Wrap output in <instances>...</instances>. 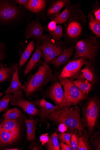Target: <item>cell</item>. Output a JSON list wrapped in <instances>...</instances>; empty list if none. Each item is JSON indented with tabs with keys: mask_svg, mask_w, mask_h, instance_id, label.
I'll return each mask as SVG.
<instances>
[{
	"mask_svg": "<svg viewBox=\"0 0 100 150\" xmlns=\"http://www.w3.org/2000/svg\"><path fill=\"white\" fill-rule=\"evenodd\" d=\"M90 142L93 149L100 150V130L94 132L91 136Z\"/></svg>",
	"mask_w": 100,
	"mask_h": 150,
	"instance_id": "cell-33",
	"label": "cell"
},
{
	"mask_svg": "<svg viewBox=\"0 0 100 150\" xmlns=\"http://www.w3.org/2000/svg\"><path fill=\"white\" fill-rule=\"evenodd\" d=\"M42 51L39 47H36V50L27 64L24 72L25 75L32 71L40 61L42 56Z\"/></svg>",
	"mask_w": 100,
	"mask_h": 150,
	"instance_id": "cell-19",
	"label": "cell"
},
{
	"mask_svg": "<svg viewBox=\"0 0 100 150\" xmlns=\"http://www.w3.org/2000/svg\"><path fill=\"white\" fill-rule=\"evenodd\" d=\"M80 108L75 107H58L54 112L49 115V120L53 122L55 125L65 124L67 127V131L72 133L77 130L80 136L83 134L84 127L80 121Z\"/></svg>",
	"mask_w": 100,
	"mask_h": 150,
	"instance_id": "cell-1",
	"label": "cell"
},
{
	"mask_svg": "<svg viewBox=\"0 0 100 150\" xmlns=\"http://www.w3.org/2000/svg\"><path fill=\"white\" fill-rule=\"evenodd\" d=\"M84 65L82 73L84 78L92 84L96 83L99 79L96 72L94 63L88 61Z\"/></svg>",
	"mask_w": 100,
	"mask_h": 150,
	"instance_id": "cell-16",
	"label": "cell"
},
{
	"mask_svg": "<svg viewBox=\"0 0 100 150\" xmlns=\"http://www.w3.org/2000/svg\"><path fill=\"white\" fill-rule=\"evenodd\" d=\"M39 120L38 117L35 119L26 120L25 124L27 133L26 139L27 141L32 142L35 140L36 127Z\"/></svg>",
	"mask_w": 100,
	"mask_h": 150,
	"instance_id": "cell-20",
	"label": "cell"
},
{
	"mask_svg": "<svg viewBox=\"0 0 100 150\" xmlns=\"http://www.w3.org/2000/svg\"><path fill=\"white\" fill-rule=\"evenodd\" d=\"M67 0H57L51 4L46 14L52 21L59 15L62 9L65 6Z\"/></svg>",
	"mask_w": 100,
	"mask_h": 150,
	"instance_id": "cell-18",
	"label": "cell"
},
{
	"mask_svg": "<svg viewBox=\"0 0 100 150\" xmlns=\"http://www.w3.org/2000/svg\"><path fill=\"white\" fill-rule=\"evenodd\" d=\"M100 47V42L98 41L96 38L90 33L87 38L79 40L76 43V51L74 57L70 61L83 57L94 63L98 55Z\"/></svg>",
	"mask_w": 100,
	"mask_h": 150,
	"instance_id": "cell-5",
	"label": "cell"
},
{
	"mask_svg": "<svg viewBox=\"0 0 100 150\" xmlns=\"http://www.w3.org/2000/svg\"><path fill=\"white\" fill-rule=\"evenodd\" d=\"M71 1L67 0L65 8L64 11L52 21H55L56 24L65 23L68 20L70 13Z\"/></svg>",
	"mask_w": 100,
	"mask_h": 150,
	"instance_id": "cell-24",
	"label": "cell"
},
{
	"mask_svg": "<svg viewBox=\"0 0 100 150\" xmlns=\"http://www.w3.org/2000/svg\"><path fill=\"white\" fill-rule=\"evenodd\" d=\"M48 142L45 144V146L48 150H60L59 142L57 132L52 134L49 137Z\"/></svg>",
	"mask_w": 100,
	"mask_h": 150,
	"instance_id": "cell-27",
	"label": "cell"
},
{
	"mask_svg": "<svg viewBox=\"0 0 100 150\" xmlns=\"http://www.w3.org/2000/svg\"><path fill=\"white\" fill-rule=\"evenodd\" d=\"M40 142L35 141V140L32 141L30 145L29 146L28 150H42V144Z\"/></svg>",
	"mask_w": 100,
	"mask_h": 150,
	"instance_id": "cell-38",
	"label": "cell"
},
{
	"mask_svg": "<svg viewBox=\"0 0 100 150\" xmlns=\"http://www.w3.org/2000/svg\"><path fill=\"white\" fill-rule=\"evenodd\" d=\"M79 136L77 131L75 129L71 135L70 140V145L73 150H77Z\"/></svg>",
	"mask_w": 100,
	"mask_h": 150,
	"instance_id": "cell-35",
	"label": "cell"
},
{
	"mask_svg": "<svg viewBox=\"0 0 100 150\" xmlns=\"http://www.w3.org/2000/svg\"><path fill=\"white\" fill-rule=\"evenodd\" d=\"M73 82L84 94L87 95L91 91L93 86V84L86 79L82 73L77 79L73 81Z\"/></svg>",
	"mask_w": 100,
	"mask_h": 150,
	"instance_id": "cell-21",
	"label": "cell"
},
{
	"mask_svg": "<svg viewBox=\"0 0 100 150\" xmlns=\"http://www.w3.org/2000/svg\"><path fill=\"white\" fill-rule=\"evenodd\" d=\"M88 61L87 59L82 57L68 61L59 75L62 77L67 78L72 81L76 80L82 73V66Z\"/></svg>",
	"mask_w": 100,
	"mask_h": 150,
	"instance_id": "cell-9",
	"label": "cell"
},
{
	"mask_svg": "<svg viewBox=\"0 0 100 150\" xmlns=\"http://www.w3.org/2000/svg\"><path fill=\"white\" fill-rule=\"evenodd\" d=\"M13 97V95L9 94L6 95L0 100V112L6 111L8 110L9 103Z\"/></svg>",
	"mask_w": 100,
	"mask_h": 150,
	"instance_id": "cell-34",
	"label": "cell"
},
{
	"mask_svg": "<svg viewBox=\"0 0 100 150\" xmlns=\"http://www.w3.org/2000/svg\"><path fill=\"white\" fill-rule=\"evenodd\" d=\"M34 104L39 108L40 110L38 115L40 117L39 122L45 123L46 125L47 130L50 127L48 117L51 113L54 112L59 106H55L47 101L44 98L38 99L33 101Z\"/></svg>",
	"mask_w": 100,
	"mask_h": 150,
	"instance_id": "cell-11",
	"label": "cell"
},
{
	"mask_svg": "<svg viewBox=\"0 0 100 150\" xmlns=\"http://www.w3.org/2000/svg\"><path fill=\"white\" fill-rule=\"evenodd\" d=\"M27 1V0H18V1H14L16 4H18L21 6H24L26 5Z\"/></svg>",
	"mask_w": 100,
	"mask_h": 150,
	"instance_id": "cell-44",
	"label": "cell"
},
{
	"mask_svg": "<svg viewBox=\"0 0 100 150\" xmlns=\"http://www.w3.org/2000/svg\"><path fill=\"white\" fill-rule=\"evenodd\" d=\"M57 131L61 133L65 132L67 130V127L64 124H60L58 125Z\"/></svg>",
	"mask_w": 100,
	"mask_h": 150,
	"instance_id": "cell-42",
	"label": "cell"
},
{
	"mask_svg": "<svg viewBox=\"0 0 100 150\" xmlns=\"http://www.w3.org/2000/svg\"><path fill=\"white\" fill-rule=\"evenodd\" d=\"M60 42L59 40L56 42L51 38L49 34H46L39 40H36L35 45L36 47H39L42 51V56H43L45 59L46 58L49 53L56 47Z\"/></svg>",
	"mask_w": 100,
	"mask_h": 150,
	"instance_id": "cell-12",
	"label": "cell"
},
{
	"mask_svg": "<svg viewBox=\"0 0 100 150\" xmlns=\"http://www.w3.org/2000/svg\"><path fill=\"white\" fill-rule=\"evenodd\" d=\"M6 49L5 43H2L0 42V61L4 59Z\"/></svg>",
	"mask_w": 100,
	"mask_h": 150,
	"instance_id": "cell-39",
	"label": "cell"
},
{
	"mask_svg": "<svg viewBox=\"0 0 100 150\" xmlns=\"http://www.w3.org/2000/svg\"><path fill=\"white\" fill-rule=\"evenodd\" d=\"M60 150H72V149L70 145H68L61 141H59Z\"/></svg>",
	"mask_w": 100,
	"mask_h": 150,
	"instance_id": "cell-41",
	"label": "cell"
},
{
	"mask_svg": "<svg viewBox=\"0 0 100 150\" xmlns=\"http://www.w3.org/2000/svg\"><path fill=\"white\" fill-rule=\"evenodd\" d=\"M9 67L12 71V76L10 83L6 90V95L15 93L22 90L23 85L18 76V63L10 64Z\"/></svg>",
	"mask_w": 100,
	"mask_h": 150,
	"instance_id": "cell-14",
	"label": "cell"
},
{
	"mask_svg": "<svg viewBox=\"0 0 100 150\" xmlns=\"http://www.w3.org/2000/svg\"><path fill=\"white\" fill-rule=\"evenodd\" d=\"M88 18L89 21V28L97 37L100 38V23L96 20L91 12H89Z\"/></svg>",
	"mask_w": 100,
	"mask_h": 150,
	"instance_id": "cell-26",
	"label": "cell"
},
{
	"mask_svg": "<svg viewBox=\"0 0 100 150\" xmlns=\"http://www.w3.org/2000/svg\"><path fill=\"white\" fill-rule=\"evenodd\" d=\"M49 137L48 134H41L40 138V141L43 145L47 143L49 140Z\"/></svg>",
	"mask_w": 100,
	"mask_h": 150,
	"instance_id": "cell-40",
	"label": "cell"
},
{
	"mask_svg": "<svg viewBox=\"0 0 100 150\" xmlns=\"http://www.w3.org/2000/svg\"><path fill=\"white\" fill-rule=\"evenodd\" d=\"M75 49V46L72 45L66 48L59 55L52 59L49 64L54 66L59 67L67 63L70 58L73 55Z\"/></svg>",
	"mask_w": 100,
	"mask_h": 150,
	"instance_id": "cell-15",
	"label": "cell"
},
{
	"mask_svg": "<svg viewBox=\"0 0 100 150\" xmlns=\"http://www.w3.org/2000/svg\"><path fill=\"white\" fill-rule=\"evenodd\" d=\"M34 39H33L28 44L21 56L19 61L20 67H22L27 62L34 50Z\"/></svg>",
	"mask_w": 100,
	"mask_h": 150,
	"instance_id": "cell-25",
	"label": "cell"
},
{
	"mask_svg": "<svg viewBox=\"0 0 100 150\" xmlns=\"http://www.w3.org/2000/svg\"><path fill=\"white\" fill-rule=\"evenodd\" d=\"M22 90L13 94L10 104L13 106L21 108L28 114L31 115H38L40 110L34 104L33 101L28 100L23 96Z\"/></svg>",
	"mask_w": 100,
	"mask_h": 150,
	"instance_id": "cell-10",
	"label": "cell"
},
{
	"mask_svg": "<svg viewBox=\"0 0 100 150\" xmlns=\"http://www.w3.org/2000/svg\"><path fill=\"white\" fill-rule=\"evenodd\" d=\"M72 133L59 132L58 134V139L60 141L70 145V140Z\"/></svg>",
	"mask_w": 100,
	"mask_h": 150,
	"instance_id": "cell-36",
	"label": "cell"
},
{
	"mask_svg": "<svg viewBox=\"0 0 100 150\" xmlns=\"http://www.w3.org/2000/svg\"><path fill=\"white\" fill-rule=\"evenodd\" d=\"M21 131V129L11 131H6L2 128L0 137L1 146L11 144L15 142L19 138Z\"/></svg>",
	"mask_w": 100,
	"mask_h": 150,
	"instance_id": "cell-17",
	"label": "cell"
},
{
	"mask_svg": "<svg viewBox=\"0 0 100 150\" xmlns=\"http://www.w3.org/2000/svg\"><path fill=\"white\" fill-rule=\"evenodd\" d=\"M57 26L56 23L54 21H52L46 26L47 29L50 31H52L55 30Z\"/></svg>",
	"mask_w": 100,
	"mask_h": 150,
	"instance_id": "cell-43",
	"label": "cell"
},
{
	"mask_svg": "<svg viewBox=\"0 0 100 150\" xmlns=\"http://www.w3.org/2000/svg\"><path fill=\"white\" fill-rule=\"evenodd\" d=\"M49 33L56 42H58L62 38L63 35V30L62 26L60 25H57L56 28L52 31L49 30L46 26L44 28Z\"/></svg>",
	"mask_w": 100,
	"mask_h": 150,
	"instance_id": "cell-31",
	"label": "cell"
},
{
	"mask_svg": "<svg viewBox=\"0 0 100 150\" xmlns=\"http://www.w3.org/2000/svg\"><path fill=\"white\" fill-rule=\"evenodd\" d=\"M66 48L65 45L60 41L58 45L53 50L45 59L44 62L48 64L50 61L56 57L58 56Z\"/></svg>",
	"mask_w": 100,
	"mask_h": 150,
	"instance_id": "cell-29",
	"label": "cell"
},
{
	"mask_svg": "<svg viewBox=\"0 0 100 150\" xmlns=\"http://www.w3.org/2000/svg\"><path fill=\"white\" fill-rule=\"evenodd\" d=\"M16 4L14 1H0V23L16 21L22 16V9Z\"/></svg>",
	"mask_w": 100,
	"mask_h": 150,
	"instance_id": "cell-7",
	"label": "cell"
},
{
	"mask_svg": "<svg viewBox=\"0 0 100 150\" xmlns=\"http://www.w3.org/2000/svg\"><path fill=\"white\" fill-rule=\"evenodd\" d=\"M90 135L84 129L82 135L80 136L77 150H92L93 148L89 140Z\"/></svg>",
	"mask_w": 100,
	"mask_h": 150,
	"instance_id": "cell-23",
	"label": "cell"
},
{
	"mask_svg": "<svg viewBox=\"0 0 100 150\" xmlns=\"http://www.w3.org/2000/svg\"><path fill=\"white\" fill-rule=\"evenodd\" d=\"M52 72L50 66L44 62L34 74H31L22 87L26 97H29L36 92L41 91L46 85L55 80Z\"/></svg>",
	"mask_w": 100,
	"mask_h": 150,
	"instance_id": "cell-3",
	"label": "cell"
},
{
	"mask_svg": "<svg viewBox=\"0 0 100 150\" xmlns=\"http://www.w3.org/2000/svg\"><path fill=\"white\" fill-rule=\"evenodd\" d=\"M87 22V16L81 8V4L77 3L71 5L70 15L64 27V36L67 41L73 45L78 41Z\"/></svg>",
	"mask_w": 100,
	"mask_h": 150,
	"instance_id": "cell-2",
	"label": "cell"
},
{
	"mask_svg": "<svg viewBox=\"0 0 100 150\" xmlns=\"http://www.w3.org/2000/svg\"><path fill=\"white\" fill-rule=\"evenodd\" d=\"M2 128V125L1 124H0V137H1V130Z\"/></svg>",
	"mask_w": 100,
	"mask_h": 150,
	"instance_id": "cell-46",
	"label": "cell"
},
{
	"mask_svg": "<svg viewBox=\"0 0 100 150\" xmlns=\"http://www.w3.org/2000/svg\"><path fill=\"white\" fill-rule=\"evenodd\" d=\"M17 119H5L1 124L2 128L6 131H11L20 129V125Z\"/></svg>",
	"mask_w": 100,
	"mask_h": 150,
	"instance_id": "cell-28",
	"label": "cell"
},
{
	"mask_svg": "<svg viewBox=\"0 0 100 150\" xmlns=\"http://www.w3.org/2000/svg\"><path fill=\"white\" fill-rule=\"evenodd\" d=\"M43 30L44 28L37 18L28 25L25 33L26 39L33 38L39 40L43 36Z\"/></svg>",
	"mask_w": 100,
	"mask_h": 150,
	"instance_id": "cell-13",
	"label": "cell"
},
{
	"mask_svg": "<svg viewBox=\"0 0 100 150\" xmlns=\"http://www.w3.org/2000/svg\"><path fill=\"white\" fill-rule=\"evenodd\" d=\"M6 150H21V149H18L17 148H10L6 149Z\"/></svg>",
	"mask_w": 100,
	"mask_h": 150,
	"instance_id": "cell-45",
	"label": "cell"
},
{
	"mask_svg": "<svg viewBox=\"0 0 100 150\" xmlns=\"http://www.w3.org/2000/svg\"><path fill=\"white\" fill-rule=\"evenodd\" d=\"M57 76L63 86L65 98L72 105H77L87 99V95L84 94L74 84L73 81L62 77L59 74Z\"/></svg>",
	"mask_w": 100,
	"mask_h": 150,
	"instance_id": "cell-6",
	"label": "cell"
},
{
	"mask_svg": "<svg viewBox=\"0 0 100 150\" xmlns=\"http://www.w3.org/2000/svg\"><path fill=\"white\" fill-rule=\"evenodd\" d=\"M46 94V97L50 99L56 106L59 107L72 106L65 98L62 85L60 81L55 79Z\"/></svg>",
	"mask_w": 100,
	"mask_h": 150,
	"instance_id": "cell-8",
	"label": "cell"
},
{
	"mask_svg": "<svg viewBox=\"0 0 100 150\" xmlns=\"http://www.w3.org/2000/svg\"><path fill=\"white\" fill-rule=\"evenodd\" d=\"M21 111L16 107L8 109L3 114V117L5 119H17L21 115Z\"/></svg>",
	"mask_w": 100,
	"mask_h": 150,
	"instance_id": "cell-32",
	"label": "cell"
},
{
	"mask_svg": "<svg viewBox=\"0 0 100 150\" xmlns=\"http://www.w3.org/2000/svg\"><path fill=\"white\" fill-rule=\"evenodd\" d=\"M46 4L45 0H29L24 8L33 13H38L43 10Z\"/></svg>",
	"mask_w": 100,
	"mask_h": 150,
	"instance_id": "cell-22",
	"label": "cell"
},
{
	"mask_svg": "<svg viewBox=\"0 0 100 150\" xmlns=\"http://www.w3.org/2000/svg\"><path fill=\"white\" fill-rule=\"evenodd\" d=\"M4 94V93L1 92L0 93V98H1L2 96Z\"/></svg>",
	"mask_w": 100,
	"mask_h": 150,
	"instance_id": "cell-47",
	"label": "cell"
},
{
	"mask_svg": "<svg viewBox=\"0 0 100 150\" xmlns=\"http://www.w3.org/2000/svg\"><path fill=\"white\" fill-rule=\"evenodd\" d=\"M12 76L11 68L5 67L3 62L0 63V83L10 79Z\"/></svg>",
	"mask_w": 100,
	"mask_h": 150,
	"instance_id": "cell-30",
	"label": "cell"
},
{
	"mask_svg": "<svg viewBox=\"0 0 100 150\" xmlns=\"http://www.w3.org/2000/svg\"><path fill=\"white\" fill-rule=\"evenodd\" d=\"M92 13H94L95 18L96 20L100 23V3L96 1L93 4L91 10Z\"/></svg>",
	"mask_w": 100,
	"mask_h": 150,
	"instance_id": "cell-37",
	"label": "cell"
},
{
	"mask_svg": "<svg viewBox=\"0 0 100 150\" xmlns=\"http://www.w3.org/2000/svg\"><path fill=\"white\" fill-rule=\"evenodd\" d=\"M100 112V99L98 96L88 98L82 107V117L80 121L86 128L91 136L96 128H99V119Z\"/></svg>",
	"mask_w": 100,
	"mask_h": 150,
	"instance_id": "cell-4",
	"label": "cell"
}]
</instances>
